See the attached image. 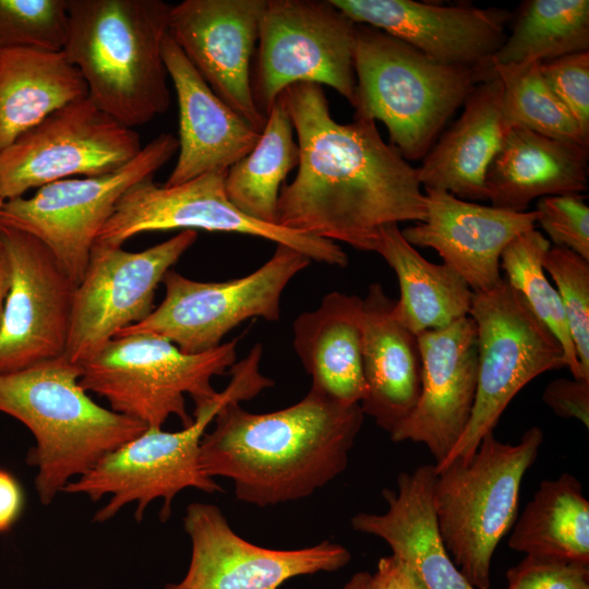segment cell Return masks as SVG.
Returning <instances> with one entry per match:
<instances>
[{"label": "cell", "mask_w": 589, "mask_h": 589, "mask_svg": "<svg viewBox=\"0 0 589 589\" xmlns=\"http://www.w3.org/2000/svg\"><path fill=\"white\" fill-rule=\"evenodd\" d=\"M68 29V0H0V51H61Z\"/></svg>", "instance_id": "e575fe53"}, {"label": "cell", "mask_w": 589, "mask_h": 589, "mask_svg": "<svg viewBox=\"0 0 589 589\" xmlns=\"http://www.w3.org/2000/svg\"><path fill=\"white\" fill-rule=\"evenodd\" d=\"M537 224L555 247L566 248L589 261V207L579 194L539 199Z\"/></svg>", "instance_id": "8d00e7d4"}, {"label": "cell", "mask_w": 589, "mask_h": 589, "mask_svg": "<svg viewBox=\"0 0 589 589\" xmlns=\"http://www.w3.org/2000/svg\"><path fill=\"white\" fill-rule=\"evenodd\" d=\"M11 286L0 323V373L65 354L76 285L48 247L27 232L0 226Z\"/></svg>", "instance_id": "2e32d148"}, {"label": "cell", "mask_w": 589, "mask_h": 589, "mask_svg": "<svg viewBox=\"0 0 589 589\" xmlns=\"http://www.w3.org/2000/svg\"><path fill=\"white\" fill-rule=\"evenodd\" d=\"M226 172H207L171 187L157 185L153 177L132 184L116 203L95 243L121 247L142 232L202 229L263 238L288 245L311 261L347 266L348 256L336 242L263 223L239 211L226 194Z\"/></svg>", "instance_id": "4fadbf2b"}, {"label": "cell", "mask_w": 589, "mask_h": 589, "mask_svg": "<svg viewBox=\"0 0 589 589\" xmlns=\"http://www.w3.org/2000/svg\"><path fill=\"white\" fill-rule=\"evenodd\" d=\"M88 96L79 69L63 51H0V152L56 110Z\"/></svg>", "instance_id": "83f0119b"}, {"label": "cell", "mask_w": 589, "mask_h": 589, "mask_svg": "<svg viewBox=\"0 0 589 589\" xmlns=\"http://www.w3.org/2000/svg\"><path fill=\"white\" fill-rule=\"evenodd\" d=\"M550 247V241L536 228L525 231L504 249L501 269L507 283L520 292L533 314L561 344L573 378L587 380L578 362L561 299L542 265Z\"/></svg>", "instance_id": "d6a6232c"}, {"label": "cell", "mask_w": 589, "mask_h": 589, "mask_svg": "<svg viewBox=\"0 0 589 589\" xmlns=\"http://www.w3.org/2000/svg\"><path fill=\"white\" fill-rule=\"evenodd\" d=\"M81 374V364L65 354L0 373V412L23 423L35 438L27 462L37 470L35 489L44 505L147 429L96 404L80 385Z\"/></svg>", "instance_id": "277c9868"}, {"label": "cell", "mask_w": 589, "mask_h": 589, "mask_svg": "<svg viewBox=\"0 0 589 589\" xmlns=\"http://www.w3.org/2000/svg\"><path fill=\"white\" fill-rule=\"evenodd\" d=\"M543 402L560 418L577 419L589 426V381L584 378H556L542 394Z\"/></svg>", "instance_id": "ab89813d"}, {"label": "cell", "mask_w": 589, "mask_h": 589, "mask_svg": "<svg viewBox=\"0 0 589 589\" xmlns=\"http://www.w3.org/2000/svg\"><path fill=\"white\" fill-rule=\"evenodd\" d=\"M503 83V112L508 127L524 128L565 143L589 147L572 113L544 80L540 63L492 61Z\"/></svg>", "instance_id": "836d02e7"}, {"label": "cell", "mask_w": 589, "mask_h": 589, "mask_svg": "<svg viewBox=\"0 0 589 589\" xmlns=\"http://www.w3.org/2000/svg\"><path fill=\"white\" fill-rule=\"evenodd\" d=\"M178 149V139L171 133H161L116 171L55 181L38 188L32 197L7 200L0 226L27 232L43 241L77 286L96 238L120 196L132 184L154 177Z\"/></svg>", "instance_id": "8fae6325"}, {"label": "cell", "mask_w": 589, "mask_h": 589, "mask_svg": "<svg viewBox=\"0 0 589 589\" xmlns=\"http://www.w3.org/2000/svg\"><path fill=\"white\" fill-rule=\"evenodd\" d=\"M436 472L423 465L401 472L397 490L384 489L387 510L358 513L353 530L384 540L392 555L410 567L429 589H476L458 570L443 541L433 501Z\"/></svg>", "instance_id": "603a6c76"}, {"label": "cell", "mask_w": 589, "mask_h": 589, "mask_svg": "<svg viewBox=\"0 0 589 589\" xmlns=\"http://www.w3.org/2000/svg\"><path fill=\"white\" fill-rule=\"evenodd\" d=\"M262 354L263 347L257 344L244 359L236 362L229 370L228 385L213 401L194 409L190 425L175 432L147 428L68 483L63 493L85 495L94 502L109 495L106 505L94 516L96 522H105L124 506L136 503L134 518L140 522L147 506L156 500L163 501L159 517L166 521L175 497L184 489L223 492L221 485L202 471L201 441L225 405L250 400L274 385V381L260 371Z\"/></svg>", "instance_id": "5b68a950"}, {"label": "cell", "mask_w": 589, "mask_h": 589, "mask_svg": "<svg viewBox=\"0 0 589 589\" xmlns=\"http://www.w3.org/2000/svg\"><path fill=\"white\" fill-rule=\"evenodd\" d=\"M171 7L163 0H68L62 51L81 72L87 97L125 127L169 108L163 44Z\"/></svg>", "instance_id": "3957f363"}, {"label": "cell", "mask_w": 589, "mask_h": 589, "mask_svg": "<svg viewBox=\"0 0 589 589\" xmlns=\"http://www.w3.org/2000/svg\"><path fill=\"white\" fill-rule=\"evenodd\" d=\"M417 337L421 354L419 398L390 440L423 444L437 467L459 441L472 412L478 370L477 328L468 315Z\"/></svg>", "instance_id": "d6986e66"}, {"label": "cell", "mask_w": 589, "mask_h": 589, "mask_svg": "<svg viewBox=\"0 0 589 589\" xmlns=\"http://www.w3.org/2000/svg\"><path fill=\"white\" fill-rule=\"evenodd\" d=\"M266 0H184L171 7L168 35L211 89L259 132L266 118L251 69Z\"/></svg>", "instance_id": "ac0fdd59"}, {"label": "cell", "mask_w": 589, "mask_h": 589, "mask_svg": "<svg viewBox=\"0 0 589 589\" xmlns=\"http://www.w3.org/2000/svg\"><path fill=\"white\" fill-rule=\"evenodd\" d=\"M357 23L330 0H266L251 91L266 118L277 97L296 83L327 85L356 101Z\"/></svg>", "instance_id": "30bf717a"}, {"label": "cell", "mask_w": 589, "mask_h": 589, "mask_svg": "<svg viewBox=\"0 0 589 589\" xmlns=\"http://www.w3.org/2000/svg\"><path fill=\"white\" fill-rule=\"evenodd\" d=\"M469 316L477 328L474 404L465 432L435 471L453 460L468 461L524 386L566 366L558 340L504 277L493 290L472 293Z\"/></svg>", "instance_id": "9c48e42d"}, {"label": "cell", "mask_w": 589, "mask_h": 589, "mask_svg": "<svg viewBox=\"0 0 589 589\" xmlns=\"http://www.w3.org/2000/svg\"><path fill=\"white\" fill-rule=\"evenodd\" d=\"M373 577L378 589H429L410 567L394 555L378 560Z\"/></svg>", "instance_id": "60d3db41"}, {"label": "cell", "mask_w": 589, "mask_h": 589, "mask_svg": "<svg viewBox=\"0 0 589 589\" xmlns=\"http://www.w3.org/2000/svg\"><path fill=\"white\" fill-rule=\"evenodd\" d=\"M374 252L395 272L399 299L393 316L418 335L468 316L472 290L450 267L425 260L402 236L397 224L381 228Z\"/></svg>", "instance_id": "f1b7e54d"}, {"label": "cell", "mask_w": 589, "mask_h": 589, "mask_svg": "<svg viewBox=\"0 0 589 589\" xmlns=\"http://www.w3.org/2000/svg\"><path fill=\"white\" fill-rule=\"evenodd\" d=\"M394 302L378 283L371 284L362 299L366 396L360 407L389 435L416 407L421 387L418 337L393 316Z\"/></svg>", "instance_id": "cb8c5ba5"}, {"label": "cell", "mask_w": 589, "mask_h": 589, "mask_svg": "<svg viewBox=\"0 0 589 589\" xmlns=\"http://www.w3.org/2000/svg\"><path fill=\"white\" fill-rule=\"evenodd\" d=\"M142 148L134 129L86 97L56 110L0 152L1 193L7 201L72 176L107 175Z\"/></svg>", "instance_id": "5bb4252c"}, {"label": "cell", "mask_w": 589, "mask_h": 589, "mask_svg": "<svg viewBox=\"0 0 589 589\" xmlns=\"http://www.w3.org/2000/svg\"><path fill=\"white\" fill-rule=\"evenodd\" d=\"M163 59L179 108V155L165 185L228 170L253 149L261 132L211 89L169 35L164 39Z\"/></svg>", "instance_id": "7402d4cb"}, {"label": "cell", "mask_w": 589, "mask_h": 589, "mask_svg": "<svg viewBox=\"0 0 589 589\" xmlns=\"http://www.w3.org/2000/svg\"><path fill=\"white\" fill-rule=\"evenodd\" d=\"M424 221L401 230L413 247L430 248L470 287L486 292L503 280L501 256L519 235L536 228V211L514 212L465 201L436 189H424Z\"/></svg>", "instance_id": "44dd1931"}, {"label": "cell", "mask_w": 589, "mask_h": 589, "mask_svg": "<svg viewBox=\"0 0 589 589\" xmlns=\"http://www.w3.org/2000/svg\"><path fill=\"white\" fill-rule=\"evenodd\" d=\"M542 265L555 285L581 372L589 380V261L551 245Z\"/></svg>", "instance_id": "d590c367"}, {"label": "cell", "mask_w": 589, "mask_h": 589, "mask_svg": "<svg viewBox=\"0 0 589 589\" xmlns=\"http://www.w3.org/2000/svg\"><path fill=\"white\" fill-rule=\"evenodd\" d=\"M510 530L514 551L589 564V501L570 473L543 480Z\"/></svg>", "instance_id": "f546056e"}, {"label": "cell", "mask_w": 589, "mask_h": 589, "mask_svg": "<svg viewBox=\"0 0 589 589\" xmlns=\"http://www.w3.org/2000/svg\"><path fill=\"white\" fill-rule=\"evenodd\" d=\"M299 157L293 125L279 95L256 145L226 172L229 201L249 217L277 225L279 192L288 173L298 167Z\"/></svg>", "instance_id": "4dcf8cb0"}, {"label": "cell", "mask_w": 589, "mask_h": 589, "mask_svg": "<svg viewBox=\"0 0 589 589\" xmlns=\"http://www.w3.org/2000/svg\"><path fill=\"white\" fill-rule=\"evenodd\" d=\"M540 70L589 140V50L542 62Z\"/></svg>", "instance_id": "74e56055"}, {"label": "cell", "mask_w": 589, "mask_h": 589, "mask_svg": "<svg viewBox=\"0 0 589 589\" xmlns=\"http://www.w3.org/2000/svg\"><path fill=\"white\" fill-rule=\"evenodd\" d=\"M4 202L5 201H4L3 196H2L1 187H0V214H1V209H2V206H3Z\"/></svg>", "instance_id": "f6af8a7d"}, {"label": "cell", "mask_w": 589, "mask_h": 589, "mask_svg": "<svg viewBox=\"0 0 589 589\" xmlns=\"http://www.w3.org/2000/svg\"><path fill=\"white\" fill-rule=\"evenodd\" d=\"M342 589H378L373 574L369 572H359L345 584Z\"/></svg>", "instance_id": "ee69618b"}, {"label": "cell", "mask_w": 589, "mask_h": 589, "mask_svg": "<svg viewBox=\"0 0 589 589\" xmlns=\"http://www.w3.org/2000/svg\"><path fill=\"white\" fill-rule=\"evenodd\" d=\"M238 340L191 354L155 334L116 336L81 363L80 385L105 398L111 410L147 428L163 429L171 416L188 426L193 417L187 411L185 395L194 409L217 397L212 378L236 363Z\"/></svg>", "instance_id": "ba28073f"}, {"label": "cell", "mask_w": 589, "mask_h": 589, "mask_svg": "<svg viewBox=\"0 0 589 589\" xmlns=\"http://www.w3.org/2000/svg\"><path fill=\"white\" fill-rule=\"evenodd\" d=\"M310 263L303 253L277 244L261 267L227 281H195L169 269L161 280L166 289L163 302L142 322L116 336L149 333L166 338L184 353L212 350L245 320L278 321L283 291Z\"/></svg>", "instance_id": "7c38bea8"}, {"label": "cell", "mask_w": 589, "mask_h": 589, "mask_svg": "<svg viewBox=\"0 0 589 589\" xmlns=\"http://www.w3.org/2000/svg\"><path fill=\"white\" fill-rule=\"evenodd\" d=\"M183 528L191 541L189 568L164 589H279L293 577L336 572L351 560L347 548L328 540L294 550L255 545L208 503L188 505Z\"/></svg>", "instance_id": "e0dca14e"}, {"label": "cell", "mask_w": 589, "mask_h": 589, "mask_svg": "<svg viewBox=\"0 0 589 589\" xmlns=\"http://www.w3.org/2000/svg\"><path fill=\"white\" fill-rule=\"evenodd\" d=\"M24 505L23 491L16 479L0 469V533L12 528Z\"/></svg>", "instance_id": "b9f144b4"}, {"label": "cell", "mask_w": 589, "mask_h": 589, "mask_svg": "<svg viewBox=\"0 0 589 589\" xmlns=\"http://www.w3.org/2000/svg\"><path fill=\"white\" fill-rule=\"evenodd\" d=\"M589 50L588 0H528L492 58L501 64L542 63Z\"/></svg>", "instance_id": "1f68e13d"}, {"label": "cell", "mask_w": 589, "mask_h": 589, "mask_svg": "<svg viewBox=\"0 0 589 589\" xmlns=\"http://www.w3.org/2000/svg\"><path fill=\"white\" fill-rule=\"evenodd\" d=\"M364 417L360 405H341L312 390L267 413L228 402L201 441L200 466L209 478L231 480L236 497L248 504L302 500L345 471Z\"/></svg>", "instance_id": "7a4b0ae2"}, {"label": "cell", "mask_w": 589, "mask_h": 589, "mask_svg": "<svg viewBox=\"0 0 589 589\" xmlns=\"http://www.w3.org/2000/svg\"><path fill=\"white\" fill-rule=\"evenodd\" d=\"M354 74V118L383 122L406 160L422 159L474 87L496 75L492 62L441 63L364 24H357Z\"/></svg>", "instance_id": "8992f818"}, {"label": "cell", "mask_w": 589, "mask_h": 589, "mask_svg": "<svg viewBox=\"0 0 589 589\" xmlns=\"http://www.w3.org/2000/svg\"><path fill=\"white\" fill-rule=\"evenodd\" d=\"M588 148L512 128L488 167L486 200L494 207L525 212L536 199L580 195L588 190Z\"/></svg>", "instance_id": "4316f807"}, {"label": "cell", "mask_w": 589, "mask_h": 589, "mask_svg": "<svg viewBox=\"0 0 589 589\" xmlns=\"http://www.w3.org/2000/svg\"><path fill=\"white\" fill-rule=\"evenodd\" d=\"M464 110L422 158L417 169L424 189L465 201H485L484 178L510 130L503 112V83L495 75L478 84Z\"/></svg>", "instance_id": "d4e9b609"}, {"label": "cell", "mask_w": 589, "mask_h": 589, "mask_svg": "<svg viewBox=\"0 0 589 589\" xmlns=\"http://www.w3.org/2000/svg\"><path fill=\"white\" fill-rule=\"evenodd\" d=\"M542 442L539 426L516 444L490 432L468 461L453 460L435 471L433 501L443 541L476 589L491 586L494 551L517 519L520 486Z\"/></svg>", "instance_id": "52a82bcc"}, {"label": "cell", "mask_w": 589, "mask_h": 589, "mask_svg": "<svg viewBox=\"0 0 589 589\" xmlns=\"http://www.w3.org/2000/svg\"><path fill=\"white\" fill-rule=\"evenodd\" d=\"M362 317V299L339 291L326 293L316 309L297 316L293 348L311 376L310 390L346 406L365 398Z\"/></svg>", "instance_id": "484cf974"}, {"label": "cell", "mask_w": 589, "mask_h": 589, "mask_svg": "<svg viewBox=\"0 0 589 589\" xmlns=\"http://www.w3.org/2000/svg\"><path fill=\"white\" fill-rule=\"evenodd\" d=\"M300 157L279 192L276 224L374 252L389 224L425 220L417 169L386 144L368 118L337 122L321 85L296 83L280 94Z\"/></svg>", "instance_id": "6da1fadb"}, {"label": "cell", "mask_w": 589, "mask_h": 589, "mask_svg": "<svg viewBox=\"0 0 589 589\" xmlns=\"http://www.w3.org/2000/svg\"><path fill=\"white\" fill-rule=\"evenodd\" d=\"M506 589H589V564L526 555L506 573Z\"/></svg>", "instance_id": "f35d334b"}, {"label": "cell", "mask_w": 589, "mask_h": 589, "mask_svg": "<svg viewBox=\"0 0 589 589\" xmlns=\"http://www.w3.org/2000/svg\"><path fill=\"white\" fill-rule=\"evenodd\" d=\"M11 286V264L3 241L0 238V323L5 299Z\"/></svg>", "instance_id": "7bdbcfd3"}, {"label": "cell", "mask_w": 589, "mask_h": 589, "mask_svg": "<svg viewBox=\"0 0 589 589\" xmlns=\"http://www.w3.org/2000/svg\"><path fill=\"white\" fill-rule=\"evenodd\" d=\"M357 24L376 27L445 64L492 62L506 39L509 13L471 4L414 0H330Z\"/></svg>", "instance_id": "ffe728a7"}, {"label": "cell", "mask_w": 589, "mask_h": 589, "mask_svg": "<svg viewBox=\"0 0 589 589\" xmlns=\"http://www.w3.org/2000/svg\"><path fill=\"white\" fill-rule=\"evenodd\" d=\"M197 239L181 230L141 252L94 243L73 300L65 357L83 363L123 328L146 318L164 275Z\"/></svg>", "instance_id": "9a60e30c"}]
</instances>
